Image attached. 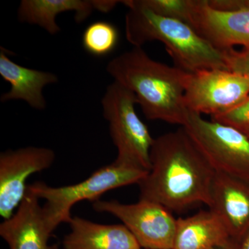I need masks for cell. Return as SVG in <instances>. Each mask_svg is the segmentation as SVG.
<instances>
[{
    "label": "cell",
    "mask_w": 249,
    "mask_h": 249,
    "mask_svg": "<svg viewBox=\"0 0 249 249\" xmlns=\"http://www.w3.org/2000/svg\"><path fill=\"white\" fill-rule=\"evenodd\" d=\"M106 71L134 93L148 120L186 124L190 112L184 101L188 72L156 61L142 47L113 58Z\"/></svg>",
    "instance_id": "cell-2"
},
{
    "label": "cell",
    "mask_w": 249,
    "mask_h": 249,
    "mask_svg": "<svg viewBox=\"0 0 249 249\" xmlns=\"http://www.w3.org/2000/svg\"><path fill=\"white\" fill-rule=\"evenodd\" d=\"M236 244L211 210L177 219L173 249L225 248Z\"/></svg>",
    "instance_id": "cell-15"
},
{
    "label": "cell",
    "mask_w": 249,
    "mask_h": 249,
    "mask_svg": "<svg viewBox=\"0 0 249 249\" xmlns=\"http://www.w3.org/2000/svg\"><path fill=\"white\" fill-rule=\"evenodd\" d=\"M96 10V1L88 0H22L18 10L19 22L39 26L51 35L61 29L56 17L62 13L75 12V20L81 23Z\"/></svg>",
    "instance_id": "cell-16"
},
{
    "label": "cell",
    "mask_w": 249,
    "mask_h": 249,
    "mask_svg": "<svg viewBox=\"0 0 249 249\" xmlns=\"http://www.w3.org/2000/svg\"><path fill=\"white\" fill-rule=\"evenodd\" d=\"M192 27L219 50L249 49V3L237 11H221L210 7L207 0H195Z\"/></svg>",
    "instance_id": "cell-10"
},
{
    "label": "cell",
    "mask_w": 249,
    "mask_h": 249,
    "mask_svg": "<svg viewBox=\"0 0 249 249\" xmlns=\"http://www.w3.org/2000/svg\"><path fill=\"white\" fill-rule=\"evenodd\" d=\"M249 96V76L212 69L189 73L184 101L188 111L213 117L232 110Z\"/></svg>",
    "instance_id": "cell-7"
},
{
    "label": "cell",
    "mask_w": 249,
    "mask_h": 249,
    "mask_svg": "<svg viewBox=\"0 0 249 249\" xmlns=\"http://www.w3.org/2000/svg\"></svg>",
    "instance_id": "cell-25"
},
{
    "label": "cell",
    "mask_w": 249,
    "mask_h": 249,
    "mask_svg": "<svg viewBox=\"0 0 249 249\" xmlns=\"http://www.w3.org/2000/svg\"><path fill=\"white\" fill-rule=\"evenodd\" d=\"M183 127L216 173L249 181V137L245 132L192 111Z\"/></svg>",
    "instance_id": "cell-6"
},
{
    "label": "cell",
    "mask_w": 249,
    "mask_h": 249,
    "mask_svg": "<svg viewBox=\"0 0 249 249\" xmlns=\"http://www.w3.org/2000/svg\"><path fill=\"white\" fill-rule=\"evenodd\" d=\"M239 249H249V231L241 240L239 245Z\"/></svg>",
    "instance_id": "cell-21"
},
{
    "label": "cell",
    "mask_w": 249,
    "mask_h": 249,
    "mask_svg": "<svg viewBox=\"0 0 249 249\" xmlns=\"http://www.w3.org/2000/svg\"><path fill=\"white\" fill-rule=\"evenodd\" d=\"M71 231L63 239L64 249H142L124 224H101L72 217Z\"/></svg>",
    "instance_id": "cell-14"
},
{
    "label": "cell",
    "mask_w": 249,
    "mask_h": 249,
    "mask_svg": "<svg viewBox=\"0 0 249 249\" xmlns=\"http://www.w3.org/2000/svg\"><path fill=\"white\" fill-rule=\"evenodd\" d=\"M246 182L215 172L211 191L209 210L217 215L237 245L249 231V188Z\"/></svg>",
    "instance_id": "cell-11"
},
{
    "label": "cell",
    "mask_w": 249,
    "mask_h": 249,
    "mask_svg": "<svg viewBox=\"0 0 249 249\" xmlns=\"http://www.w3.org/2000/svg\"><path fill=\"white\" fill-rule=\"evenodd\" d=\"M93 208L120 219L143 249H173L177 219L164 206L142 200L122 204L116 200L94 201Z\"/></svg>",
    "instance_id": "cell-8"
},
{
    "label": "cell",
    "mask_w": 249,
    "mask_h": 249,
    "mask_svg": "<svg viewBox=\"0 0 249 249\" xmlns=\"http://www.w3.org/2000/svg\"><path fill=\"white\" fill-rule=\"evenodd\" d=\"M150 169L138 183L139 199L181 212L209 206L215 171L183 127L160 136L150 150Z\"/></svg>",
    "instance_id": "cell-1"
},
{
    "label": "cell",
    "mask_w": 249,
    "mask_h": 249,
    "mask_svg": "<svg viewBox=\"0 0 249 249\" xmlns=\"http://www.w3.org/2000/svg\"><path fill=\"white\" fill-rule=\"evenodd\" d=\"M136 104L134 93L116 81L108 85L101 100L103 115L109 123L111 140L117 149L116 161L148 172L155 139L137 115Z\"/></svg>",
    "instance_id": "cell-5"
},
{
    "label": "cell",
    "mask_w": 249,
    "mask_h": 249,
    "mask_svg": "<svg viewBox=\"0 0 249 249\" xmlns=\"http://www.w3.org/2000/svg\"><path fill=\"white\" fill-rule=\"evenodd\" d=\"M55 155L47 147L29 146L0 154V215L4 220L14 215L27 193L28 178L49 169Z\"/></svg>",
    "instance_id": "cell-9"
},
{
    "label": "cell",
    "mask_w": 249,
    "mask_h": 249,
    "mask_svg": "<svg viewBox=\"0 0 249 249\" xmlns=\"http://www.w3.org/2000/svg\"><path fill=\"white\" fill-rule=\"evenodd\" d=\"M211 249H239V245H237V244H232V245L225 247V248H214Z\"/></svg>",
    "instance_id": "cell-22"
},
{
    "label": "cell",
    "mask_w": 249,
    "mask_h": 249,
    "mask_svg": "<svg viewBox=\"0 0 249 249\" xmlns=\"http://www.w3.org/2000/svg\"><path fill=\"white\" fill-rule=\"evenodd\" d=\"M211 120L245 132L249 129V96L237 107L225 114L211 117Z\"/></svg>",
    "instance_id": "cell-19"
},
{
    "label": "cell",
    "mask_w": 249,
    "mask_h": 249,
    "mask_svg": "<svg viewBox=\"0 0 249 249\" xmlns=\"http://www.w3.org/2000/svg\"><path fill=\"white\" fill-rule=\"evenodd\" d=\"M148 172L114 160L99 168L83 181L70 186L52 187L38 181L28 185V190L46 201L42 206L47 221L54 231L62 223L71 222L72 207L80 201L99 200L104 193L129 185L138 184Z\"/></svg>",
    "instance_id": "cell-4"
},
{
    "label": "cell",
    "mask_w": 249,
    "mask_h": 249,
    "mask_svg": "<svg viewBox=\"0 0 249 249\" xmlns=\"http://www.w3.org/2000/svg\"><path fill=\"white\" fill-rule=\"evenodd\" d=\"M39 200L27 188L14 215L0 224V236L10 249H50L49 240L54 230Z\"/></svg>",
    "instance_id": "cell-12"
},
{
    "label": "cell",
    "mask_w": 249,
    "mask_h": 249,
    "mask_svg": "<svg viewBox=\"0 0 249 249\" xmlns=\"http://www.w3.org/2000/svg\"><path fill=\"white\" fill-rule=\"evenodd\" d=\"M137 1L140 6L156 14L181 21L191 27L193 25L195 0H137Z\"/></svg>",
    "instance_id": "cell-18"
},
{
    "label": "cell",
    "mask_w": 249,
    "mask_h": 249,
    "mask_svg": "<svg viewBox=\"0 0 249 249\" xmlns=\"http://www.w3.org/2000/svg\"><path fill=\"white\" fill-rule=\"evenodd\" d=\"M50 249H59L58 246L57 245H55H55H51Z\"/></svg>",
    "instance_id": "cell-23"
},
{
    "label": "cell",
    "mask_w": 249,
    "mask_h": 249,
    "mask_svg": "<svg viewBox=\"0 0 249 249\" xmlns=\"http://www.w3.org/2000/svg\"><path fill=\"white\" fill-rule=\"evenodd\" d=\"M121 2L128 8L125 35L134 47L157 40L164 45L177 67L188 73L212 69L227 70L223 51L216 49L186 23L156 14L137 0Z\"/></svg>",
    "instance_id": "cell-3"
},
{
    "label": "cell",
    "mask_w": 249,
    "mask_h": 249,
    "mask_svg": "<svg viewBox=\"0 0 249 249\" xmlns=\"http://www.w3.org/2000/svg\"><path fill=\"white\" fill-rule=\"evenodd\" d=\"M223 52L228 70L249 77V49L240 52L230 49Z\"/></svg>",
    "instance_id": "cell-20"
},
{
    "label": "cell",
    "mask_w": 249,
    "mask_h": 249,
    "mask_svg": "<svg viewBox=\"0 0 249 249\" xmlns=\"http://www.w3.org/2000/svg\"><path fill=\"white\" fill-rule=\"evenodd\" d=\"M0 76L11 86L8 92L1 95V103L22 100L37 110H43L47 107L44 88L58 82V76L53 73L27 68L16 63L2 47L0 52Z\"/></svg>",
    "instance_id": "cell-13"
},
{
    "label": "cell",
    "mask_w": 249,
    "mask_h": 249,
    "mask_svg": "<svg viewBox=\"0 0 249 249\" xmlns=\"http://www.w3.org/2000/svg\"><path fill=\"white\" fill-rule=\"evenodd\" d=\"M245 132V133L247 134V135L248 136V137H249V129H247V131H245V132Z\"/></svg>",
    "instance_id": "cell-24"
},
{
    "label": "cell",
    "mask_w": 249,
    "mask_h": 249,
    "mask_svg": "<svg viewBox=\"0 0 249 249\" xmlns=\"http://www.w3.org/2000/svg\"><path fill=\"white\" fill-rule=\"evenodd\" d=\"M117 28L106 21L90 24L82 37V45L88 53L94 56H105L111 53L119 43Z\"/></svg>",
    "instance_id": "cell-17"
}]
</instances>
